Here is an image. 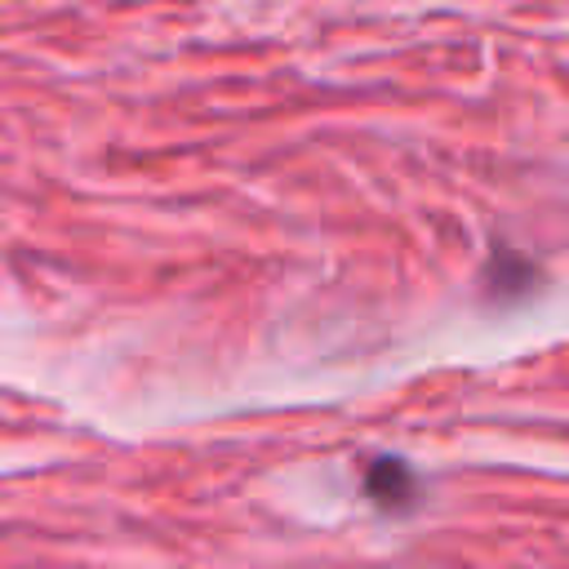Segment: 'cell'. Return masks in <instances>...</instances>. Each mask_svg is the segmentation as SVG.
<instances>
[{
  "mask_svg": "<svg viewBox=\"0 0 569 569\" xmlns=\"http://www.w3.org/2000/svg\"><path fill=\"white\" fill-rule=\"evenodd\" d=\"M365 485H369V498L378 507H405V502H413V471L405 462H396V458H378L369 467Z\"/></svg>",
  "mask_w": 569,
  "mask_h": 569,
  "instance_id": "cell-1",
  "label": "cell"
}]
</instances>
